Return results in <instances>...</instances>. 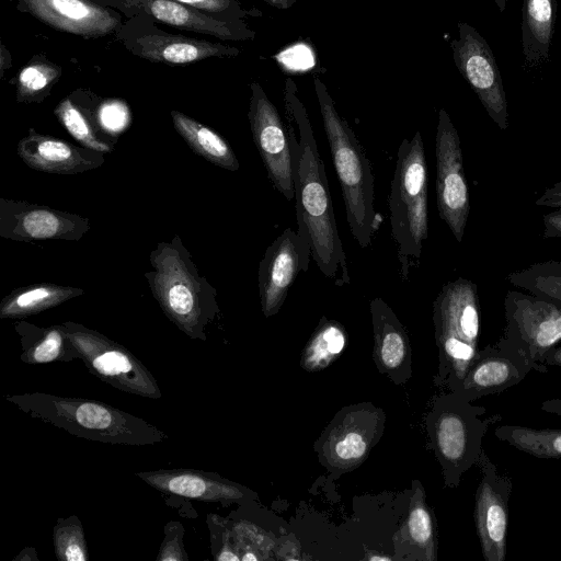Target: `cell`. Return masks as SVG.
<instances>
[{"instance_id":"obj_18","label":"cell","mask_w":561,"mask_h":561,"mask_svg":"<svg viewBox=\"0 0 561 561\" xmlns=\"http://www.w3.org/2000/svg\"><path fill=\"white\" fill-rule=\"evenodd\" d=\"M153 489L203 502L230 504L245 501L251 490L216 472L196 469H161L135 473Z\"/></svg>"},{"instance_id":"obj_5","label":"cell","mask_w":561,"mask_h":561,"mask_svg":"<svg viewBox=\"0 0 561 561\" xmlns=\"http://www.w3.org/2000/svg\"><path fill=\"white\" fill-rule=\"evenodd\" d=\"M427 162L420 131L399 146L388 197L391 236L402 279L410 278L421 260L423 242L428 237Z\"/></svg>"},{"instance_id":"obj_31","label":"cell","mask_w":561,"mask_h":561,"mask_svg":"<svg viewBox=\"0 0 561 561\" xmlns=\"http://www.w3.org/2000/svg\"><path fill=\"white\" fill-rule=\"evenodd\" d=\"M54 114L81 146L103 153L113 152V144L102 138V133L96 130L91 119L70 98L61 100Z\"/></svg>"},{"instance_id":"obj_6","label":"cell","mask_w":561,"mask_h":561,"mask_svg":"<svg viewBox=\"0 0 561 561\" xmlns=\"http://www.w3.org/2000/svg\"><path fill=\"white\" fill-rule=\"evenodd\" d=\"M439 354V383L450 391L462 380L479 348L480 305L477 285L458 277L446 283L433 304Z\"/></svg>"},{"instance_id":"obj_10","label":"cell","mask_w":561,"mask_h":561,"mask_svg":"<svg viewBox=\"0 0 561 561\" xmlns=\"http://www.w3.org/2000/svg\"><path fill=\"white\" fill-rule=\"evenodd\" d=\"M382 410L370 403L341 410L322 433L317 449L322 463L332 472H347L369 455L383 432Z\"/></svg>"},{"instance_id":"obj_20","label":"cell","mask_w":561,"mask_h":561,"mask_svg":"<svg viewBox=\"0 0 561 561\" xmlns=\"http://www.w3.org/2000/svg\"><path fill=\"white\" fill-rule=\"evenodd\" d=\"M18 156L33 170L54 174H77L101 167L103 152L76 146L30 128L18 142Z\"/></svg>"},{"instance_id":"obj_42","label":"cell","mask_w":561,"mask_h":561,"mask_svg":"<svg viewBox=\"0 0 561 561\" xmlns=\"http://www.w3.org/2000/svg\"><path fill=\"white\" fill-rule=\"evenodd\" d=\"M263 1L273 8L285 10V9H289L290 7H293L297 0H263Z\"/></svg>"},{"instance_id":"obj_26","label":"cell","mask_w":561,"mask_h":561,"mask_svg":"<svg viewBox=\"0 0 561 561\" xmlns=\"http://www.w3.org/2000/svg\"><path fill=\"white\" fill-rule=\"evenodd\" d=\"M171 117L174 129L196 154L219 168L239 170L232 148L218 133L176 110L171 111Z\"/></svg>"},{"instance_id":"obj_24","label":"cell","mask_w":561,"mask_h":561,"mask_svg":"<svg viewBox=\"0 0 561 561\" xmlns=\"http://www.w3.org/2000/svg\"><path fill=\"white\" fill-rule=\"evenodd\" d=\"M22 346L21 360L26 364H48L81 359L65 325L39 328L25 321L15 324Z\"/></svg>"},{"instance_id":"obj_21","label":"cell","mask_w":561,"mask_h":561,"mask_svg":"<svg viewBox=\"0 0 561 561\" xmlns=\"http://www.w3.org/2000/svg\"><path fill=\"white\" fill-rule=\"evenodd\" d=\"M124 7L141 11L173 27L211 35L222 41L252 39L255 35L243 21L218 20L174 0H125Z\"/></svg>"},{"instance_id":"obj_40","label":"cell","mask_w":561,"mask_h":561,"mask_svg":"<svg viewBox=\"0 0 561 561\" xmlns=\"http://www.w3.org/2000/svg\"><path fill=\"white\" fill-rule=\"evenodd\" d=\"M541 410L561 417V399H550L541 403Z\"/></svg>"},{"instance_id":"obj_29","label":"cell","mask_w":561,"mask_h":561,"mask_svg":"<svg viewBox=\"0 0 561 561\" xmlns=\"http://www.w3.org/2000/svg\"><path fill=\"white\" fill-rule=\"evenodd\" d=\"M494 435L500 440L536 458H561V428L501 425L494 430Z\"/></svg>"},{"instance_id":"obj_11","label":"cell","mask_w":561,"mask_h":561,"mask_svg":"<svg viewBox=\"0 0 561 561\" xmlns=\"http://www.w3.org/2000/svg\"><path fill=\"white\" fill-rule=\"evenodd\" d=\"M436 199L439 217L458 242L470 211L460 138L448 113L440 108L435 136Z\"/></svg>"},{"instance_id":"obj_4","label":"cell","mask_w":561,"mask_h":561,"mask_svg":"<svg viewBox=\"0 0 561 561\" xmlns=\"http://www.w3.org/2000/svg\"><path fill=\"white\" fill-rule=\"evenodd\" d=\"M323 128L345 205L346 221L359 247L367 248L375 231L374 175L370 161L324 85L314 78Z\"/></svg>"},{"instance_id":"obj_36","label":"cell","mask_w":561,"mask_h":561,"mask_svg":"<svg viewBox=\"0 0 561 561\" xmlns=\"http://www.w3.org/2000/svg\"><path fill=\"white\" fill-rule=\"evenodd\" d=\"M184 527L180 522L171 520L164 526V539L159 549L157 561H187L183 543Z\"/></svg>"},{"instance_id":"obj_9","label":"cell","mask_w":561,"mask_h":561,"mask_svg":"<svg viewBox=\"0 0 561 561\" xmlns=\"http://www.w3.org/2000/svg\"><path fill=\"white\" fill-rule=\"evenodd\" d=\"M503 339L530 363L533 370L547 373L545 358L561 342V305L519 291L504 298Z\"/></svg>"},{"instance_id":"obj_34","label":"cell","mask_w":561,"mask_h":561,"mask_svg":"<svg viewBox=\"0 0 561 561\" xmlns=\"http://www.w3.org/2000/svg\"><path fill=\"white\" fill-rule=\"evenodd\" d=\"M53 542L57 560L87 561V540L78 516L59 517L53 529Z\"/></svg>"},{"instance_id":"obj_12","label":"cell","mask_w":561,"mask_h":561,"mask_svg":"<svg viewBox=\"0 0 561 561\" xmlns=\"http://www.w3.org/2000/svg\"><path fill=\"white\" fill-rule=\"evenodd\" d=\"M454 61L478 95L489 116L501 128L508 127V111L502 77L485 39L467 23H458V37L451 41Z\"/></svg>"},{"instance_id":"obj_7","label":"cell","mask_w":561,"mask_h":561,"mask_svg":"<svg viewBox=\"0 0 561 561\" xmlns=\"http://www.w3.org/2000/svg\"><path fill=\"white\" fill-rule=\"evenodd\" d=\"M486 409L456 392L442 394L427 417V428L447 486L455 488L483 451L489 427L502 417L485 416Z\"/></svg>"},{"instance_id":"obj_41","label":"cell","mask_w":561,"mask_h":561,"mask_svg":"<svg viewBox=\"0 0 561 561\" xmlns=\"http://www.w3.org/2000/svg\"><path fill=\"white\" fill-rule=\"evenodd\" d=\"M38 561L36 550L34 548L27 547L23 549L19 556H16L13 561Z\"/></svg>"},{"instance_id":"obj_23","label":"cell","mask_w":561,"mask_h":561,"mask_svg":"<svg viewBox=\"0 0 561 561\" xmlns=\"http://www.w3.org/2000/svg\"><path fill=\"white\" fill-rule=\"evenodd\" d=\"M125 45L144 59L170 65H186L209 57H233L240 53L238 48L225 44L172 34L144 35Z\"/></svg>"},{"instance_id":"obj_39","label":"cell","mask_w":561,"mask_h":561,"mask_svg":"<svg viewBox=\"0 0 561 561\" xmlns=\"http://www.w3.org/2000/svg\"><path fill=\"white\" fill-rule=\"evenodd\" d=\"M546 366L561 367V345L553 347L545 358Z\"/></svg>"},{"instance_id":"obj_14","label":"cell","mask_w":561,"mask_h":561,"mask_svg":"<svg viewBox=\"0 0 561 561\" xmlns=\"http://www.w3.org/2000/svg\"><path fill=\"white\" fill-rule=\"evenodd\" d=\"M477 467L481 479L476 492L473 517L482 557L485 561H504L513 483L507 474L499 472L484 449Z\"/></svg>"},{"instance_id":"obj_43","label":"cell","mask_w":561,"mask_h":561,"mask_svg":"<svg viewBox=\"0 0 561 561\" xmlns=\"http://www.w3.org/2000/svg\"><path fill=\"white\" fill-rule=\"evenodd\" d=\"M500 9L503 11L505 8L506 0H495Z\"/></svg>"},{"instance_id":"obj_2","label":"cell","mask_w":561,"mask_h":561,"mask_svg":"<svg viewBox=\"0 0 561 561\" xmlns=\"http://www.w3.org/2000/svg\"><path fill=\"white\" fill-rule=\"evenodd\" d=\"M5 399L25 414L79 438L126 446L153 445L168 438L148 421L98 400L44 392L11 394Z\"/></svg>"},{"instance_id":"obj_37","label":"cell","mask_w":561,"mask_h":561,"mask_svg":"<svg viewBox=\"0 0 561 561\" xmlns=\"http://www.w3.org/2000/svg\"><path fill=\"white\" fill-rule=\"evenodd\" d=\"M543 237L561 238V207L542 217Z\"/></svg>"},{"instance_id":"obj_33","label":"cell","mask_w":561,"mask_h":561,"mask_svg":"<svg viewBox=\"0 0 561 561\" xmlns=\"http://www.w3.org/2000/svg\"><path fill=\"white\" fill-rule=\"evenodd\" d=\"M60 75L61 69L51 62H31L18 76L16 100L24 103L41 102Z\"/></svg>"},{"instance_id":"obj_8","label":"cell","mask_w":561,"mask_h":561,"mask_svg":"<svg viewBox=\"0 0 561 561\" xmlns=\"http://www.w3.org/2000/svg\"><path fill=\"white\" fill-rule=\"evenodd\" d=\"M62 324L92 375L121 391L161 398L156 378L131 351L81 323L66 321Z\"/></svg>"},{"instance_id":"obj_16","label":"cell","mask_w":561,"mask_h":561,"mask_svg":"<svg viewBox=\"0 0 561 561\" xmlns=\"http://www.w3.org/2000/svg\"><path fill=\"white\" fill-rule=\"evenodd\" d=\"M311 260V250L291 228L266 248L257 273L260 302L266 318L279 311L298 273L307 272Z\"/></svg>"},{"instance_id":"obj_1","label":"cell","mask_w":561,"mask_h":561,"mask_svg":"<svg viewBox=\"0 0 561 561\" xmlns=\"http://www.w3.org/2000/svg\"><path fill=\"white\" fill-rule=\"evenodd\" d=\"M284 100L293 157L297 233L328 279L340 287L350 285L346 254L334 217L324 163L311 122L290 79L286 81Z\"/></svg>"},{"instance_id":"obj_30","label":"cell","mask_w":561,"mask_h":561,"mask_svg":"<svg viewBox=\"0 0 561 561\" xmlns=\"http://www.w3.org/2000/svg\"><path fill=\"white\" fill-rule=\"evenodd\" d=\"M507 280L529 294L561 305V261H546L512 272Z\"/></svg>"},{"instance_id":"obj_32","label":"cell","mask_w":561,"mask_h":561,"mask_svg":"<svg viewBox=\"0 0 561 561\" xmlns=\"http://www.w3.org/2000/svg\"><path fill=\"white\" fill-rule=\"evenodd\" d=\"M405 527L410 543L421 550L422 558L436 560L435 524L422 488L413 494Z\"/></svg>"},{"instance_id":"obj_15","label":"cell","mask_w":561,"mask_h":561,"mask_svg":"<svg viewBox=\"0 0 561 561\" xmlns=\"http://www.w3.org/2000/svg\"><path fill=\"white\" fill-rule=\"evenodd\" d=\"M91 228L90 220L77 214L45 205L0 198V236L14 241H78Z\"/></svg>"},{"instance_id":"obj_13","label":"cell","mask_w":561,"mask_h":561,"mask_svg":"<svg viewBox=\"0 0 561 561\" xmlns=\"http://www.w3.org/2000/svg\"><path fill=\"white\" fill-rule=\"evenodd\" d=\"M250 89L248 117L255 147L274 188L291 201L295 186L287 126L262 87L252 82Z\"/></svg>"},{"instance_id":"obj_17","label":"cell","mask_w":561,"mask_h":561,"mask_svg":"<svg viewBox=\"0 0 561 561\" xmlns=\"http://www.w3.org/2000/svg\"><path fill=\"white\" fill-rule=\"evenodd\" d=\"M530 370L528 359L501 337L479 350L466 376L451 391L473 402L518 385Z\"/></svg>"},{"instance_id":"obj_25","label":"cell","mask_w":561,"mask_h":561,"mask_svg":"<svg viewBox=\"0 0 561 561\" xmlns=\"http://www.w3.org/2000/svg\"><path fill=\"white\" fill-rule=\"evenodd\" d=\"M83 294L81 288L39 283L16 288L0 302L1 319H22L56 307Z\"/></svg>"},{"instance_id":"obj_38","label":"cell","mask_w":561,"mask_h":561,"mask_svg":"<svg viewBox=\"0 0 561 561\" xmlns=\"http://www.w3.org/2000/svg\"><path fill=\"white\" fill-rule=\"evenodd\" d=\"M535 204L545 207H561V181L546 188Z\"/></svg>"},{"instance_id":"obj_27","label":"cell","mask_w":561,"mask_h":561,"mask_svg":"<svg viewBox=\"0 0 561 561\" xmlns=\"http://www.w3.org/2000/svg\"><path fill=\"white\" fill-rule=\"evenodd\" d=\"M556 0H524L523 47L526 61L541 62L548 58L553 34Z\"/></svg>"},{"instance_id":"obj_19","label":"cell","mask_w":561,"mask_h":561,"mask_svg":"<svg viewBox=\"0 0 561 561\" xmlns=\"http://www.w3.org/2000/svg\"><path fill=\"white\" fill-rule=\"evenodd\" d=\"M20 8L58 31L98 37L113 33L119 19L90 0H20Z\"/></svg>"},{"instance_id":"obj_22","label":"cell","mask_w":561,"mask_h":561,"mask_svg":"<svg viewBox=\"0 0 561 561\" xmlns=\"http://www.w3.org/2000/svg\"><path fill=\"white\" fill-rule=\"evenodd\" d=\"M374 357L380 371L397 382L409 378L411 348L408 333L393 310L381 298L370 301Z\"/></svg>"},{"instance_id":"obj_35","label":"cell","mask_w":561,"mask_h":561,"mask_svg":"<svg viewBox=\"0 0 561 561\" xmlns=\"http://www.w3.org/2000/svg\"><path fill=\"white\" fill-rule=\"evenodd\" d=\"M192 7L218 20L242 22L248 15L237 0H174Z\"/></svg>"},{"instance_id":"obj_28","label":"cell","mask_w":561,"mask_h":561,"mask_svg":"<svg viewBox=\"0 0 561 561\" xmlns=\"http://www.w3.org/2000/svg\"><path fill=\"white\" fill-rule=\"evenodd\" d=\"M347 344L345 328L337 321L323 317L301 354V367L319 371L331 365Z\"/></svg>"},{"instance_id":"obj_3","label":"cell","mask_w":561,"mask_h":561,"mask_svg":"<svg viewBox=\"0 0 561 561\" xmlns=\"http://www.w3.org/2000/svg\"><path fill=\"white\" fill-rule=\"evenodd\" d=\"M149 288L165 317L191 339L206 341L205 328L219 313L217 291L198 273L179 236L149 254Z\"/></svg>"}]
</instances>
